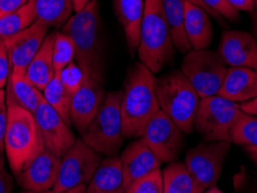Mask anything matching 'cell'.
<instances>
[{"mask_svg":"<svg viewBox=\"0 0 257 193\" xmlns=\"http://www.w3.org/2000/svg\"><path fill=\"white\" fill-rule=\"evenodd\" d=\"M74 43V62L87 78L104 85V57L102 21L97 0L74 13L62 27Z\"/></svg>","mask_w":257,"mask_h":193,"instance_id":"1","label":"cell"},{"mask_svg":"<svg viewBox=\"0 0 257 193\" xmlns=\"http://www.w3.org/2000/svg\"><path fill=\"white\" fill-rule=\"evenodd\" d=\"M159 110L156 77L144 64L135 63L127 71L120 104L124 139L142 138Z\"/></svg>","mask_w":257,"mask_h":193,"instance_id":"2","label":"cell"},{"mask_svg":"<svg viewBox=\"0 0 257 193\" xmlns=\"http://www.w3.org/2000/svg\"><path fill=\"white\" fill-rule=\"evenodd\" d=\"M7 107L9 119L4 138V153H6L11 170L18 177L45 148L33 113L17 104H7Z\"/></svg>","mask_w":257,"mask_h":193,"instance_id":"3","label":"cell"},{"mask_svg":"<svg viewBox=\"0 0 257 193\" xmlns=\"http://www.w3.org/2000/svg\"><path fill=\"white\" fill-rule=\"evenodd\" d=\"M139 62L153 74L167 65L175 51L161 0H145L138 47Z\"/></svg>","mask_w":257,"mask_h":193,"instance_id":"4","label":"cell"},{"mask_svg":"<svg viewBox=\"0 0 257 193\" xmlns=\"http://www.w3.org/2000/svg\"><path fill=\"white\" fill-rule=\"evenodd\" d=\"M156 94L160 110L164 111L184 134H191L200 98L182 72L175 70L156 78Z\"/></svg>","mask_w":257,"mask_h":193,"instance_id":"5","label":"cell"},{"mask_svg":"<svg viewBox=\"0 0 257 193\" xmlns=\"http://www.w3.org/2000/svg\"><path fill=\"white\" fill-rule=\"evenodd\" d=\"M122 96L123 90L105 94L100 110L81 134L82 141L102 156H115L124 143Z\"/></svg>","mask_w":257,"mask_h":193,"instance_id":"6","label":"cell"},{"mask_svg":"<svg viewBox=\"0 0 257 193\" xmlns=\"http://www.w3.org/2000/svg\"><path fill=\"white\" fill-rule=\"evenodd\" d=\"M242 113L239 103L220 95L200 98L194 128L205 141L232 142V130Z\"/></svg>","mask_w":257,"mask_h":193,"instance_id":"7","label":"cell"},{"mask_svg":"<svg viewBox=\"0 0 257 193\" xmlns=\"http://www.w3.org/2000/svg\"><path fill=\"white\" fill-rule=\"evenodd\" d=\"M228 66L217 51L190 50L184 55L180 71L194 87L199 98L218 95Z\"/></svg>","mask_w":257,"mask_h":193,"instance_id":"8","label":"cell"},{"mask_svg":"<svg viewBox=\"0 0 257 193\" xmlns=\"http://www.w3.org/2000/svg\"><path fill=\"white\" fill-rule=\"evenodd\" d=\"M102 155L87 146L81 139L60 157L59 172L52 191L64 193L72 188L87 185L102 162Z\"/></svg>","mask_w":257,"mask_h":193,"instance_id":"9","label":"cell"},{"mask_svg":"<svg viewBox=\"0 0 257 193\" xmlns=\"http://www.w3.org/2000/svg\"><path fill=\"white\" fill-rule=\"evenodd\" d=\"M228 141H205L187 152L186 164L189 173L204 191L213 186L221 175L226 156L230 150Z\"/></svg>","mask_w":257,"mask_h":193,"instance_id":"10","label":"cell"},{"mask_svg":"<svg viewBox=\"0 0 257 193\" xmlns=\"http://www.w3.org/2000/svg\"><path fill=\"white\" fill-rule=\"evenodd\" d=\"M184 135L164 111L159 110L147 124L142 138L161 163H172L182 152L186 142Z\"/></svg>","mask_w":257,"mask_h":193,"instance_id":"11","label":"cell"},{"mask_svg":"<svg viewBox=\"0 0 257 193\" xmlns=\"http://www.w3.org/2000/svg\"><path fill=\"white\" fill-rule=\"evenodd\" d=\"M33 115L39 126L44 148L62 157L77 141L70 125L44 100Z\"/></svg>","mask_w":257,"mask_h":193,"instance_id":"12","label":"cell"},{"mask_svg":"<svg viewBox=\"0 0 257 193\" xmlns=\"http://www.w3.org/2000/svg\"><path fill=\"white\" fill-rule=\"evenodd\" d=\"M49 26L41 20L22 32L4 40L11 63V72H26L48 36Z\"/></svg>","mask_w":257,"mask_h":193,"instance_id":"13","label":"cell"},{"mask_svg":"<svg viewBox=\"0 0 257 193\" xmlns=\"http://www.w3.org/2000/svg\"><path fill=\"white\" fill-rule=\"evenodd\" d=\"M217 52L228 67L257 71V42L250 33L227 30L222 34Z\"/></svg>","mask_w":257,"mask_h":193,"instance_id":"14","label":"cell"},{"mask_svg":"<svg viewBox=\"0 0 257 193\" xmlns=\"http://www.w3.org/2000/svg\"><path fill=\"white\" fill-rule=\"evenodd\" d=\"M105 94L107 93L103 85L86 77L81 88L72 96L70 109L71 125H73L80 134L84 133L100 110Z\"/></svg>","mask_w":257,"mask_h":193,"instance_id":"15","label":"cell"},{"mask_svg":"<svg viewBox=\"0 0 257 193\" xmlns=\"http://www.w3.org/2000/svg\"><path fill=\"white\" fill-rule=\"evenodd\" d=\"M60 157L44 149L19 175L18 183L24 191H51L57 181Z\"/></svg>","mask_w":257,"mask_h":193,"instance_id":"16","label":"cell"},{"mask_svg":"<svg viewBox=\"0 0 257 193\" xmlns=\"http://www.w3.org/2000/svg\"><path fill=\"white\" fill-rule=\"evenodd\" d=\"M124 186L160 169L161 161L154 155L143 138L131 142L119 156Z\"/></svg>","mask_w":257,"mask_h":193,"instance_id":"17","label":"cell"},{"mask_svg":"<svg viewBox=\"0 0 257 193\" xmlns=\"http://www.w3.org/2000/svg\"><path fill=\"white\" fill-rule=\"evenodd\" d=\"M218 95L239 104L257 97V72L247 67H228Z\"/></svg>","mask_w":257,"mask_h":193,"instance_id":"18","label":"cell"},{"mask_svg":"<svg viewBox=\"0 0 257 193\" xmlns=\"http://www.w3.org/2000/svg\"><path fill=\"white\" fill-rule=\"evenodd\" d=\"M184 32L191 50H204L210 47L213 37V27L209 13L202 7L186 0Z\"/></svg>","mask_w":257,"mask_h":193,"instance_id":"19","label":"cell"},{"mask_svg":"<svg viewBox=\"0 0 257 193\" xmlns=\"http://www.w3.org/2000/svg\"><path fill=\"white\" fill-rule=\"evenodd\" d=\"M6 87L7 104H17L32 113L44 100L42 90L29 80L26 72H11Z\"/></svg>","mask_w":257,"mask_h":193,"instance_id":"20","label":"cell"},{"mask_svg":"<svg viewBox=\"0 0 257 193\" xmlns=\"http://www.w3.org/2000/svg\"><path fill=\"white\" fill-rule=\"evenodd\" d=\"M115 12L122 25L127 47L132 55L138 50L145 0H115Z\"/></svg>","mask_w":257,"mask_h":193,"instance_id":"21","label":"cell"},{"mask_svg":"<svg viewBox=\"0 0 257 193\" xmlns=\"http://www.w3.org/2000/svg\"><path fill=\"white\" fill-rule=\"evenodd\" d=\"M124 178L119 157L108 156L102 160L85 193H123Z\"/></svg>","mask_w":257,"mask_h":193,"instance_id":"22","label":"cell"},{"mask_svg":"<svg viewBox=\"0 0 257 193\" xmlns=\"http://www.w3.org/2000/svg\"><path fill=\"white\" fill-rule=\"evenodd\" d=\"M54 37L55 33L48 34L42 47L37 51V54L30 62L27 70H26L27 78L42 92L56 74L54 59H52Z\"/></svg>","mask_w":257,"mask_h":193,"instance_id":"23","label":"cell"},{"mask_svg":"<svg viewBox=\"0 0 257 193\" xmlns=\"http://www.w3.org/2000/svg\"><path fill=\"white\" fill-rule=\"evenodd\" d=\"M161 6L171 29L174 47L182 54H187L191 50V47L184 32L186 0H161Z\"/></svg>","mask_w":257,"mask_h":193,"instance_id":"24","label":"cell"},{"mask_svg":"<svg viewBox=\"0 0 257 193\" xmlns=\"http://www.w3.org/2000/svg\"><path fill=\"white\" fill-rule=\"evenodd\" d=\"M164 193H204L182 162H172L162 170Z\"/></svg>","mask_w":257,"mask_h":193,"instance_id":"25","label":"cell"},{"mask_svg":"<svg viewBox=\"0 0 257 193\" xmlns=\"http://www.w3.org/2000/svg\"><path fill=\"white\" fill-rule=\"evenodd\" d=\"M37 20L35 0H28L19 10L0 18V40L4 41L29 28Z\"/></svg>","mask_w":257,"mask_h":193,"instance_id":"26","label":"cell"},{"mask_svg":"<svg viewBox=\"0 0 257 193\" xmlns=\"http://www.w3.org/2000/svg\"><path fill=\"white\" fill-rule=\"evenodd\" d=\"M39 20L49 27L60 28L74 14L72 0H35Z\"/></svg>","mask_w":257,"mask_h":193,"instance_id":"27","label":"cell"},{"mask_svg":"<svg viewBox=\"0 0 257 193\" xmlns=\"http://www.w3.org/2000/svg\"><path fill=\"white\" fill-rule=\"evenodd\" d=\"M43 98L47 103L55 109L63 119L71 126V117L70 109L72 95L67 92L65 87L63 86L57 73L51 79V81L48 83L47 87L43 89Z\"/></svg>","mask_w":257,"mask_h":193,"instance_id":"28","label":"cell"},{"mask_svg":"<svg viewBox=\"0 0 257 193\" xmlns=\"http://www.w3.org/2000/svg\"><path fill=\"white\" fill-rule=\"evenodd\" d=\"M230 139L235 145L257 147V117L242 113L234 125Z\"/></svg>","mask_w":257,"mask_h":193,"instance_id":"29","label":"cell"},{"mask_svg":"<svg viewBox=\"0 0 257 193\" xmlns=\"http://www.w3.org/2000/svg\"><path fill=\"white\" fill-rule=\"evenodd\" d=\"M52 59L56 73L62 71L75 59L74 43L67 34L63 32L55 33L52 45Z\"/></svg>","mask_w":257,"mask_h":193,"instance_id":"30","label":"cell"},{"mask_svg":"<svg viewBox=\"0 0 257 193\" xmlns=\"http://www.w3.org/2000/svg\"><path fill=\"white\" fill-rule=\"evenodd\" d=\"M123 193H164L162 171L160 169L132 181L124 188Z\"/></svg>","mask_w":257,"mask_h":193,"instance_id":"31","label":"cell"},{"mask_svg":"<svg viewBox=\"0 0 257 193\" xmlns=\"http://www.w3.org/2000/svg\"><path fill=\"white\" fill-rule=\"evenodd\" d=\"M57 75L62 81L63 86L65 87L67 92H69L72 96L81 88V86L84 85L86 75L80 66L78 65L75 62L70 63L66 67L58 72Z\"/></svg>","mask_w":257,"mask_h":193,"instance_id":"32","label":"cell"},{"mask_svg":"<svg viewBox=\"0 0 257 193\" xmlns=\"http://www.w3.org/2000/svg\"><path fill=\"white\" fill-rule=\"evenodd\" d=\"M204 4L215 14L228 21H236L239 18V11L234 9L227 0H203Z\"/></svg>","mask_w":257,"mask_h":193,"instance_id":"33","label":"cell"},{"mask_svg":"<svg viewBox=\"0 0 257 193\" xmlns=\"http://www.w3.org/2000/svg\"><path fill=\"white\" fill-rule=\"evenodd\" d=\"M11 75V63L5 43L0 40V89H4Z\"/></svg>","mask_w":257,"mask_h":193,"instance_id":"34","label":"cell"},{"mask_svg":"<svg viewBox=\"0 0 257 193\" xmlns=\"http://www.w3.org/2000/svg\"><path fill=\"white\" fill-rule=\"evenodd\" d=\"M9 119V107L6 102V90L0 89V154L4 153V138Z\"/></svg>","mask_w":257,"mask_h":193,"instance_id":"35","label":"cell"},{"mask_svg":"<svg viewBox=\"0 0 257 193\" xmlns=\"http://www.w3.org/2000/svg\"><path fill=\"white\" fill-rule=\"evenodd\" d=\"M0 193H13V179L0 154Z\"/></svg>","mask_w":257,"mask_h":193,"instance_id":"36","label":"cell"},{"mask_svg":"<svg viewBox=\"0 0 257 193\" xmlns=\"http://www.w3.org/2000/svg\"><path fill=\"white\" fill-rule=\"evenodd\" d=\"M27 2L28 0H0V18L19 10Z\"/></svg>","mask_w":257,"mask_h":193,"instance_id":"37","label":"cell"},{"mask_svg":"<svg viewBox=\"0 0 257 193\" xmlns=\"http://www.w3.org/2000/svg\"><path fill=\"white\" fill-rule=\"evenodd\" d=\"M227 2L232 5L234 9L240 11H244V12H252L255 9V2L254 0H227Z\"/></svg>","mask_w":257,"mask_h":193,"instance_id":"38","label":"cell"},{"mask_svg":"<svg viewBox=\"0 0 257 193\" xmlns=\"http://www.w3.org/2000/svg\"><path fill=\"white\" fill-rule=\"evenodd\" d=\"M240 110L247 115L257 117V97L251 98V100L242 102L239 104Z\"/></svg>","mask_w":257,"mask_h":193,"instance_id":"39","label":"cell"},{"mask_svg":"<svg viewBox=\"0 0 257 193\" xmlns=\"http://www.w3.org/2000/svg\"><path fill=\"white\" fill-rule=\"evenodd\" d=\"M187 2L194 4V5H197L199 7H202L203 10H205L206 12L209 13V15H212V18L214 19V20H217V21L220 22V24H222V18L220 17V15H218V14H215L214 12H212V11H211L209 7H207L205 4H204L203 0H187Z\"/></svg>","mask_w":257,"mask_h":193,"instance_id":"40","label":"cell"},{"mask_svg":"<svg viewBox=\"0 0 257 193\" xmlns=\"http://www.w3.org/2000/svg\"><path fill=\"white\" fill-rule=\"evenodd\" d=\"M90 2H93V0H72L74 13H77V12H79V11H81L82 9H85V7L88 5Z\"/></svg>","mask_w":257,"mask_h":193,"instance_id":"41","label":"cell"},{"mask_svg":"<svg viewBox=\"0 0 257 193\" xmlns=\"http://www.w3.org/2000/svg\"><path fill=\"white\" fill-rule=\"evenodd\" d=\"M245 150H247V153L250 155L252 160L255 161V163L257 164V147H249V146H245L244 147Z\"/></svg>","mask_w":257,"mask_h":193,"instance_id":"42","label":"cell"},{"mask_svg":"<svg viewBox=\"0 0 257 193\" xmlns=\"http://www.w3.org/2000/svg\"><path fill=\"white\" fill-rule=\"evenodd\" d=\"M86 186H87V185H80V186L74 187V188H72V190L66 191V192H64V193H85Z\"/></svg>","mask_w":257,"mask_h":193,"instance_id":"43","label":"cell"},{"mask_svg":"<svg viewBox=\"0 0 257 193\" xmlns=\"http://www.w3.org/2000/svg\"><path fill=\"white\" fill-rule=\"evenodd\" d=\"M204 193H224L221 190H219V188L215 186V185H213V186H211L207 188V190H205V192Z\"/></svg>","mask_w":257,"mask_h":193,"instance_id":"44","label":"cell"},{"mask_svg":"<svg viewBox=\"0 0 257 193\" xmlns=\"http://www.w3.org/2000/svg\"><path fill=\"white\" fill-rule=\"evenodd\" d=\"M252 24H254V37L257 42V13L254 14V18H252Z\"/></svg>","mask_w":257,"mask_h":193,"instance_id":"45","label":"cell"},{"mask_svg":"<svg viewBox=\"0 0 257 193\" xmlns=\"http://www.w3.org/2000/svg\"><path fill=\"white\" fill-rule=\"evenodd\" d=\"M20 193H55L54 191H44V192H35V191H21Z\"/></svg>","mask_w":257,"mask_h":193,"instance_id":"46","label":"cell"},{"mask_svg":"<svg viewBox=\"0 0 257 193\" xmlns=\"http://www.w3.org/2000/svg\"><path fill=\"white\" fill-rule=\"evenodd\" d=\"M254 2H255V7L257 9V0H254Z\"/></svg>","mask_w":257,"mask_h":193,"instance_id":"47","label":"cell"},{"mask_svg":"<svg viewBox=\"0 0 257 193\" xmlns=\"http://www.w3.org/2000/svg\"><path fill=\"white\" fill-rule=\"evenodd\" d=\"M256 72H257V71H256Z\"/></svg>","mask_w":257,"mask_h":193,"instance_id":"48","label":"cell"}]
</instances>
